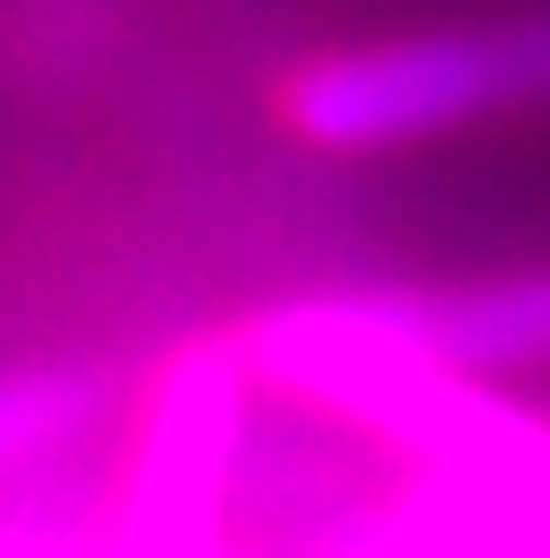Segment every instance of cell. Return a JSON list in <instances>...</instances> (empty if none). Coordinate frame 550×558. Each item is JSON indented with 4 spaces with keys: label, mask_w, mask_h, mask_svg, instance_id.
<instances>
[{
    "label": "cell",
    "mask_w": 550,
    "mask_h": 558,
    "mask_svg": "<svg viewBox=\"0 0 550 558\" xmlns=\"http://www.w3.org/2000/svg\"><path fill=\"white\" fill-rule=\"evenodd\" d=\"M247 369H263L272 386H296L304 402L386 427L395 444L444 460L485 485H526L550 469V436L526 427L517 411H501L485 386L452 378L428 345L411 337L395 296H328L296 304V313L263 320L247 337Z\"/></svg>",
    "instance_id": "1"
},
{
    "label": "cell",
    "mask_w": 550,
    "mask_h": 558,
    "mask_svg": "<svg viewBox=\"0 0 550 558\" xmlns=\"http://www.w3.org/2000/svg\"><path fill=\"white\" fill-rule=\"evenodd\" d=\"M534 99H550V9L321 58L296 74L288 116L321 148H403Z\"/></svg>",
    "instance_id": "2"
},
{
    "label": "cell",
    "mask_w": 550,
    "mask_h": 558,
    "mask_svg": "<svg viewBox=\"0 0 550 558\" xmlns=\"http://www.w3.org/2000/svg\"><path fill=\"white\" fill-rule=\"evenodd\" d=\"M230 386H239V362H223V353H206V362H190L172 378L156 444H148V485H140V509H148L140 525L156 542H190L206 525L223 444H230Z\"/></svg>",
    "instance_id": "3"
},
{
    "label": "cell",
    "mask_w": 550,
    "mask_h": 558,
    "mask_svg": "<svg viewBox=\"0 0 550 558\" xmlns=\"http://www.w3.org/2000/svg\"><path fill=\"white\" fill-rule=\"evenodd\" d=\"M395 304L411 320V337L452 378H493V369L550 362V271L435 288V296H395Z\"/></svg>",
    "instance_id": "4"
},
{
    "label": "cell",
    "mask_w": 550,
    "mask_h": 558,
    "mask_svg": "<svg viewBox=\"0 0 550 558\" xmlns=\"http://www.w3.org/2000/svg\"><path fill=\"white\" fill-rule=\"evenodd\" d=\"M83 418V386L67 378H0V469L25 452H41L50 436H67Z\"/></svg>",
    "instance_id": "5"
}]
</instances>
